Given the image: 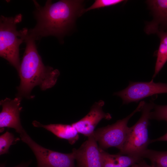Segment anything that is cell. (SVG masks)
<instances>
[{"instance_id": "6da1fadb", "label": "cell", "mask_w": 167, "mask_h": 167, "mask_svg": "<svg viewBox=\"0 0 167 167\" xmlns=\"http://www.w3.org/2000/svg\"><path fill=\"white\" fill-rule=\"evenodd\" d=\"M36 26L28 30L25 39L34 41L49 36L61 39L68 32L77 17L84 12L83 1L60 0L55 3L46 1L44 6L33 0Z\"/></svg>"}, {"instance_id": "7a4b0ae2", "label": "cell", "mask_w": 167, "mask_h": 167, "mask_svg": "<svg viewBox=\"0 0 167 167\" xmlns=\"http://www.w3.org/2000/svg\"><path fill=\"white\" fill-rule=\"evenodd\" d=\"M26 48L18 72L20 83L17 96L32 98L31 93L35 86L45 91L53 87L60 75L59 71L43 63L35 41L26 38Z\"/></svg>"}, {"instance_id": "3957f363", "label": "cell", "mask_w": 167, "mask_h": 167, "mask_svg": "<svg viewBox=\"0 0 167 167\" xmlns=\"http://www.w3.org/2000/svg\"><path fill=\"white\" fill-rule=\"evenodd\" d=\"M22 19L21 14L14 17L1 15L0 18V56L14 66L18 73L21 63L19 47L24 42L28 30L26 28L17 30L16 24Z\"/></svg>"}, {"instance_id": "277c9868", "label": "cell", "mask_w": 167, "mask_h": 167, "mask_svg": "<svg viewBox=\"0 0 167 167\" xmlns=\"http://www.w3.org/2000/svg\"><path fill=\"white\" fill-rule=\"evenodd\" d=\"M154 104L153 101H150L148 103L145 102L141 111L142 114L140 118L131 127L127 139L118 153L140 156L142 153L148 149V145L151 143V139L148 137V127L150 113Z\"/></svg>"}, {"instance_id": "5b68a950", "label": "cell", "mask_w": 167, "mask_h": 167, "mask_svg": "<svg viewBox=\"0 0 167 167\" xmlns=\"http://www.w3.org/2000/svg\"><path fill=\"white\" fill-rule=\"evenodd\" d=\"M145 103L141 101L135 109L126 118L95 130L92 135L99 148L104 150L114 147L121 150L130 131L131 127L127 126L129 120L136 113L141 111Z\"/></svg>"}, {"instance_id": "8992f818", "label": "cell", "mask_w": 167, "mask_h": 167, "mask_svg": "<svg viewBox=\"0 0 167 167\" xmlns=\"http://www.w3.org/2000/svg\"><path fill=\"white\" fill-rule=\"evenodd\" d=\"M19 135L22 141L28 146L34 154L37 167H76L72 152L63 153L45 148L34 141L25 130Z\"/></svg>"}, {"instance_id": "52a82bcc", "label": "cell", "mask_w": 167, "mask_h": 167, "mask_svg": "<svg viewBox=\"0 0 167 167\" xmlns=\"http://www.w3.org/2000/svg\"><path fill=\"white\" fill-rule=\"evenodd\" d=\"M167 93V83H155L153 79L148 82H130L125 89L114 95L120 97L123 104L137 102L146 97L158 94Z\"/></svg>"}, {"instance_id": "ba28073f", "label": "cell", "mask_w": 167, "mask_h": 167, "mask_svg": "<svg viewBox=\"0 0 167 167\" xmlns=\"http://www.w3.org/2000/svg\"><path fill=\"white\" fill-rule=\"evenodd\" d=\"M21 98L19 96L13 100L6 98L0 101V104L2 107L0 113L1 132L5 127L14 129L19 134L25 130L20 119V113L22 109L20 106Z\"/></svg>"}, {"instance_id": "9c48e42d", "label": "cell", "mask_w": 167, "mask_h": 167, "mask_svg": "<svg viewBox=\"0 0 167 167\" xmlns=\"http://www.w3.org/2000/svg\"><path fill=\"white\" fill-rule=\"evenodd\" d=\"M76 167H101L99 146L92 134L77 149L73 148Z\"/></svg>"}, {"instance_id": "30bf717a", "label": "cell", "mask_w": 167, "mask_h": 167, "mask_svg": "<svg viewBox=\"0 0 167 167\" xmlns=\"http://www.w3.org/2000/svg\"><path fill=\"white\" fill-rule=\"evenodd\" d=\"M104 104L102 100L95 102L85 116L72 124L79 133L88 137L93 134L95 127L102 119L109 120L111 119L110 113H105L103 111L102 108Z\"/></svg>"}, {"instance_id": "8fae6325", "label": "cell", "mask_w": 167, "mask_h": 167, "mask_svg": "<svg viewBox=\"0 0 167 167\" xmlns=\"http://www.w3.org/2000/svg\"><path fill=\"white\" fill-rule=\"evenodd\" d=\"M153 16V20L146 25L144 31L149 35L157 33L161 28H167V0H150L146 1Z\"/></svg>"}, {"instance_id": "7c38bea8", "label": "cell", "mask_w": 167, "mask_h": 167, "mask_svg": "<svg viewBox=\"0 0 167 167\" xmlns=\"http://www.w3.org/2000/svg\"><path fill=\"white\" fill-rule=\"evenodd\" d=\"M32 124L35 127L45 128L59 138L67 140L71 145L75 143L79 138V133L72 124H51L45 125L34 121Z\"/></svg>"}, {"instance_id": "4fadbf2b", "label": "cell", "mask_w": 167, "mask_h": 167, "mask_svg": "<svg viewBox=\"0 0 167 167\" xmlns=\"http://www.w3.org/2000/svg\"><path fill=\"white\" fill-rule=\"evenodd\" d=\"M99 150L101 167H131L143 159L137 156L110 154L100 148Z\"/></svg>"}, {"instance_id": "5bb4252c", "label": "cell", "mask_w": 167, "mask_h": 167, "mask_svg": "<svg viewBox=\"0 0 167 167\" xmlns=\"http://www.w3.org/2000/svg\"><path fill=\"white\" fill-rule=\"evenodd\" d=\"M156 34L160 39V43L156 53L153 78L156 77L167 61V31L160 30Z\"/></svg>"}, {"instance_id": "9a60e30c", "label": "cell", "mask_w": 167, "mask_h": 167, "mask_svg": "<svg viewBox=\"0 0 167 167\" xmlns=\"http://www.w3.org/2000/svg\"><path fill=\"white\" fill-rule=\"evenodd\" d=\"M140 156L148 159L153 166L167 167V151H160L147 149L142 153Z\"/></svg>"}, {"instance_id": "2e32d148", "label": "cell", "mask_w": 167, "mask_h": 167, "mask_svg": "<svg viewBox=\"0 0 167 167\" xmlns=\"http://www.w3.org/2000/svg\"><path fill=\"white\" fill-rule=\"evenodd\" d=\"M16 140L13 134L8 131H6L0 136V155L9 152L10 146L13 144Z\"/></svg>"}, {"instance_id": "e0dca14e", "label": "cell", "mask_w": 167, "mask_h": 167, "mask_svg": "<svg viewBox=\"0 0 167 167\" xmlns=\"http://www.w3.org/2000/svg\"><path fill=\"white\" fill-rule=\"evenodd\" d=\"M150 119L167 122V105H159L154 104L150 113Z\"/></svg>"}, {"instance_id": "ac0fdd59", "label": "cell", "mask_w": 167, "mask_h": 167, "mask_svg": "<svg viewBox=\"0 0 167 167\" xmlns=\"http://www.w3.org/2000/svg\"><path fill=\"white\" fill-rule=\"evenodd\" d=\"M124 1L122 0H96L92 6L84 10V12L92 9L114 6Z\"/></svg>"}, {"instance_id": "d6986e66", "label": "cell", "mask_w": 167, "mask_h": 167, "mask_svg": "<svg viewBox=\"0 0 167 167\" xmlns=\"http://www.w3.org/2000/svg\"><path fill=\"white\" fill-rule=\"evenodd\" d=\"M131 167H155L148 164L145 161L142 159Z\"/></svg>"}, {"instance_id": "ffe728a7", "label": "cell", "mask_w": 167, "mask_h": 167, "mask_svg": "<svg viewBox=\"0 0 167 167\" xmlns=\"http://www.w3.org/2000/svg\"><path fill=\"white\" fill-rule=\"evenodd\" d=\"M167 141V132L164 135L158 138L151 140V143L156 141Z\"/></svg>"}, {"instance_id": "44dd1931", "label": "cell", "mask_w": 167, "mask_h": 167, "mask_svg": "<svg viewBox=\"0 0 167 167\" xmlns=\"http://www.w3.org/2000/svg\"><path fill=\"white\" fill-rule=\"evenodd\" d=\"M31 161H28L26 162H24L21 163L18 165L15 166L14 167H28ZM0 167H6L4 164H1Z\"/></svg>"}]
</instances>
